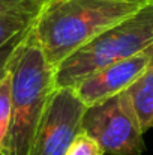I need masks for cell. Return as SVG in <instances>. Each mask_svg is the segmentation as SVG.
<instances>
[{"mask_svg": "<svg viewBox=\"0 0 153 155\" xmlns=\"http://www.w3.org/2000/svg\"><path fill=\"white\" fill-rule=\"evenodd\" d=\"M125 92L143 133H146L153 127V69H147Z\"/></svg>", "mask_w": 153, "mask_h": 155, "instance_id": "52a82bcc", "label": "cell"}, {"mask_svg": "<svg viewBox=\"0 0 153 155\" xmlns=\"http://www.w3.org/2000/svg\"><path fill=\"white\" fill-rule=\"evenodd\" d=\"M39 5L36 0H0V14L38 11Z\"/></svg>", "mask_w": 153, "mask_h": 155, "instance_id": "7c38bea8", "label": "cell"}, {"mask_svg": "<svg viewBox=\"0 0 153 155\" xmlns=\"http://www.w3.org/2000/svg\"><path fill=\"white\" fill-rule=\"evenodd\" d=\"M36 12L38 11L0 14V47L11 41L14 36L30 29Z\"/></svg>", "mask_w": 153, "mask_h": 155, "instance_id": "ba28073f", "label": "cell"}, {"mask_svg": "<svg viewBox=\"0 0 153 155\" xmlns=\"http://www.w3.org/2000/svg\"><path fill=\"white\" fill-rule=\"evenodd\" d=\"M11 127V72L0 80V155H5Z\"/></svg>", "mask_w": 153, "mask_h": 155, "instance_id": "9c48e42d", "label": "cell"}, {"mask_svg": "<svg viewBox=\"0 0 153 155\" xmlns=\"http://www.w3.org/2000/svg\"><path fill=\"white\" fill-rule=\"evenodd\" d=\"M147 2L150 0H47L38 8L30 36L56 69Z\"/></svg>", "mask_w": 153, "mask_h": 155, "instance_id": "6da1fadb", "label": "cell"}, {"mask_svg": "<svg viewBox=\"0 0 153 155\" xmlns=\"http://www.w3.org/2000/svg\"><path fill=\"white\" fill-rule=\"evenodd\" d=\"M87 107L74 89L56 87L36 130L30 155H65L81 131Z\"/></svg>", "mask_w": 153, "mask_h": 155, "instance_id": "5b68a950", "label": "cell"}, {"mask_svg": "<svg viewBox=\"0 0 153 155\" xmlns=\"http://www.w3.org/2000/svg\"><path fill=\"white\" fill-rule=\"evenodd\" d=\"M11 127L5 155H30L44 110L56 89L54 68L29 35L11 66Z\"/></svg>", "mask_w": 153, "mask_h": 155, "instance_id": "7a4b0ae2", "label": "cell"}, {"mask_svg": "<svg viewBox=\"0 0 153 155\" xmlns=\"http://www.w3.org/2000/svg\"><path fill=\"white\" fill-rule=\"evenodd\" d=\"M81 131L95 139L108 155H141L146 148L144 133L126 92L87 107Z\"/></svg>", "mask_w": 153, "mask_h": 155, "instance_id": "277c9868", "label": "cell"}, {"mask_svg": "<svg viewBox=\"0 0 153 155\" xmlns=\"http://www.w3.org/2000/svg\"><path fill=\"white\" fill-rule=\"evenodd\" d=\"M144 54L147 56V59H149V69H153V44L147 48V50H144Z\"/></svg>", "mask_w": 153, "mask_h": 155, "instance_id": "4fadbf2b", "label": "cell"}, {"mask_svg": "<svg viewBox=\"0 0 153 155\" xmlns=\"http://www.w3.org/2000/svg\"><path fill=\"white\" fill-rule=\"evenodd\" d=\"M36 2H38V5H39V6H41V5H42V3H44V2H47V0H36Z\"/></svg>", "mask_w": 153, "mask_h": 155, "instance_id": "5bb4252c", "label": "cell"}, {"mask_svg": "<svg viewBox=\"0 0 153 155\" xmlns=\"http://www.w3.org/2000/svg\"><path fill=\"white\" fill-rule=\"evenodd\" d=\"M147 69L149 59L140 53L93 71L74 87V92L86 107H92L125 92Z\"/></svg>", "mask_w": 153, "mask_h": 155, "instance_id": "8992f818", "label": "cell"}, {"mask_svg": "<svg viewBox=\"0 0 153 155\" xmlns=\"http://www.w3.org/2000/svg\"><path fill=\"white\" fill-rule=\"evenodd\" d=\"M153 44V0L104 32L54 69L56 87L74 89L84 77L110 63L134 57Z\"/></svg>", "mask_w": 153, "mask_h": 155, "instance_id": "3957f363", "label": "cell"}, {"mask_svg": "<svg viewBox=\"0 0 153 155\" xmlns=\"http://www.w3.org/2000/svg\"><path fill=\"white\" fill-rule=\"evenodd\" d=\"M65 155H104L98 142L84 131H80Z\"/></svg>", "mask_w": 153, "mask_h": 155, "instance_id": "8fae6325", "label": "cell"}, {"mask_svg": "<svg viewBox=\"0 0 153 155\" xmlns=\"http://www.w3.org/2000/svg\"><path fill=\"white\" fill-rule=\"evenodd\" d=\"M29 35H30V29L21 32L20 35L14 36L11 41H8L5 45L0 47V80L9 71V66H11V62H12L14 56L24 45V42L27 41Z\"/></svg>", "mask_w": 153, "mask_h": 155, "instance_id": "30bf717a", "label": "cell"}]
</instances>
